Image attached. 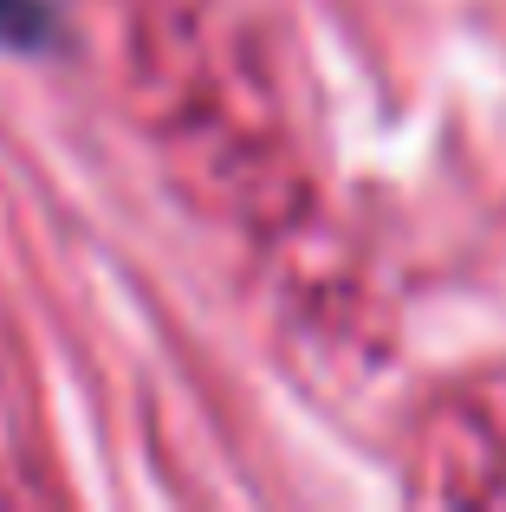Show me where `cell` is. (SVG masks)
Wrapping results in <instances>:
<instances>
[{"mask_svg":"<svg viewBox=\"0 0 506 512\" xmlns=\"http://www.w3.org/2000/svg\"><path fill=\"white\" fill-rule=\"evenodd\" d=\"M0 46L7 52H52L59 46V7L52 0H0Z\"/></svg>","mask_w":506,"mask_h":512,"instance_id":"obj_1","label":"cell"}]
</instances>
